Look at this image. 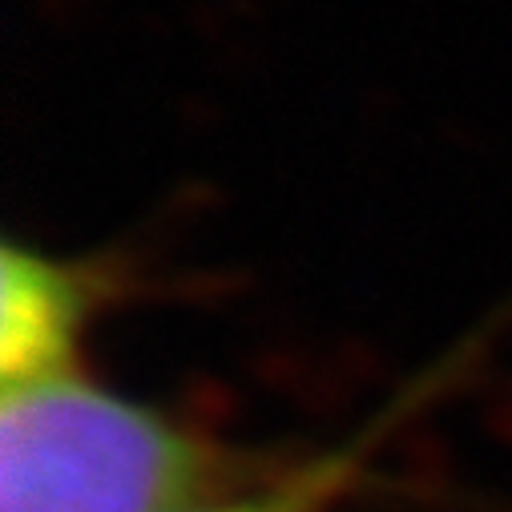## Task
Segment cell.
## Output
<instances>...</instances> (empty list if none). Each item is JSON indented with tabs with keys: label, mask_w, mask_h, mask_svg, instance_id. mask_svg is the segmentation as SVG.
I'll use <instances>...</instances> for the list:
<instances>
[{
	"label": "cell",
	"mask_w": 512,
	"mask_h": 512,
	"mask_svg": "<svg viewBox=\"0 0 512 512\" xmlns=\"http://www.w3.org/2000/svg\"><path fill=\"white\" fill-rule=\"evenodd\" d=\"M287 468L81 367L0 400V512H202Z\"/></svg>",
	"instance_id": "cell-1"
},
{
	"label": "cell",
	"mask_w": 512,
	"mask_h": 512,
	"mask_svg": "<svg viewBox=\"0 0 512 512\" xmlns=\"http://www.w3.org/2000/svg\"><path fill=\"white\" fill-rule=\"evenodd\" d=\"M125 267L109 254H53L21 238L0 250V375L25 388L81 367V339L121 299Z\"/></svg>",
	"instance_id": "cell-2"
},
{
	"label": "cell",
	"mask_w": 512,
	"mask_h": 512,
	"mask_svg": "<svg viewBox=\"0 0 512 512\" xmlns=\"http://www.w3.org/2000/svg\"><path fill=\"white\" fill-rule=\"evenodd\" d=\"M363 452L367 444L359 440L311 460H291V468L279 472L271 484L210 504L202 512H335L363 468Z\"/></svg>",
	"instance_id": "cell-3"
}]
</instances>
